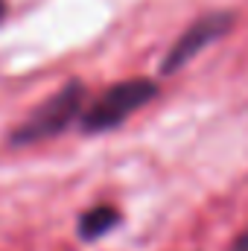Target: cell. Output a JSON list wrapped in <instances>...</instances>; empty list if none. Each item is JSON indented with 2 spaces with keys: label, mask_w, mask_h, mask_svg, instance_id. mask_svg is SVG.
<instances>
[{
  "label": "cell",
  "mask_w": 248,
  "mask_h": 251,
  "mask_svg": "<svg viewBox=\"0 0 248 251\" xmlns=\"http://www.w3.org/2000/svg\"><path fill=\"white\" fill-rule=\"evenodd\" d=\"M85 100H88L85 85L79 79H70L53 97H47L38 108H32L24 123L15 126L9 143L12 146H32V143H41V140H50V137L62 134L76 117H82Z\"/></svg>",
  "instance_id": "obj_1"
},
{
  "label": "cell",
  "mask_w": 248,
  "mask_h": 251,
  "mask_svg": "<svg viewBox=\"0 0 248 251\" xmlns=\"http://www.w3.org/2000/svg\"><path fill=\"white\" fill-rule=\"evenodd\" d=\"M158 97V82L134 76V79H123L117 85H111L108 91H102L79 117L82 131L88 134H102L111 131L120 123H125L131 114H137L140 108H146L152 100Z\"/></svg>",
  "instance_id": "obj_2"
},
{
  "label": "cell",
  "mask_w": 248,
  "mask_h": 251,
  "mask_svg": "<svg viewBox=\"0 0 248 251\" xmlns=\"http://www.w3.org/2000/svg\"><path fill=\"white\" fill-rule=\"evenodd\" d=\"M234 12H207L198 21H193L184 32L178 35V41L167 50L164 62H161V76H173L178 70H184L196 56H201V50H207L213 41H219L222 35L231 32L234 26Z\"/></svg>",
  "instance_id": "obj_3"
},
{
  "label": "cell",
  "mask_w": 248,
  "mask_h": 251,
  "mask_svg": "<svg viewBox=\"0 0 248 251\" xmlns=\"http://www.w3.org/2000/svg\"><path fill=\"white\" fill-rule=\"evenodd\" d=\"M117 222H120V210L117 207H111V204H97V207H91V210H85L82 216H79V237L85 240V243H94V240H99V237H105L111 228H117Z\"/></svg>",
  "instance_id": "obj_4"
},
{
  "label": "cell",
  "mask_w": 248,
  "mask_h": 251,
  "mask_svg": "<svg viewBox=\"0 0 248 251\" xmlns=\"http://www.w3.org/2000/svg\"><path fill=\"white\" fill-rule=\"evenodd\" d=\"M231 251H248V228L240 234V237H237V243L231 246Z\"/></svg>",
  "instance_id": "obj_5"
},
{
  "label": "cell",
  "mask_w": 248,
  "mask_h": 251,
  "mask_svg": "<svg viewBox=\"0 0 248 251\" xmlns=\"http://www.w3.org/2000/svg\"><path fill=\"white\" fill-rule=\"evenodd\" d=\"M3 15H6V3L0 0V21H3Z\"/></svg>",
  "instance_id": "obj_6"
}]
</instances>
